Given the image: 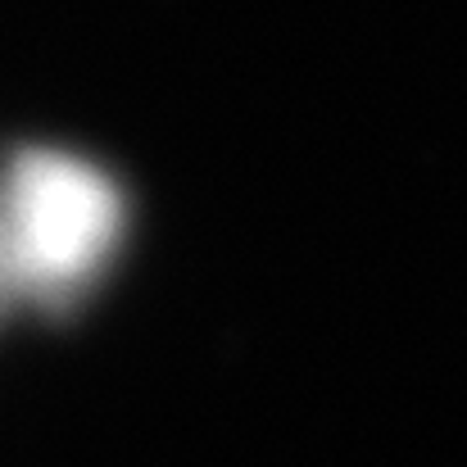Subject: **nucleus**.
<instances>
[{
	"label": "nucleus",
	"mask_w": 467,
	"mask_h": 467,
	"mask_svg": "<svg viewBox=\"0 0 467 467\" xmlns=\"http://www.w3.org/2000/svg\"><path fill=\"white\" fill-rule=\"evenodd\" d=\"M123 232L119 186L59 150H27L9 163L0 250L14 282L46 300H64L91 282Z\"/></svg>",
	"instance_id": "obj_1"
},
{
	"label": "nucleus",
	"mask_w": 467,
	"mask_h": 467,
	"mask_svg": "<svg viewBox=\"0 0 467 467\" xmlns=\"http://www.w3.org/2000/svg\"><path fill=\"white\" fill-rule=\"evenodd\" d=\"M5 277H9V268H5V250H0V282H5Z\"/></svg>",
	"instance_id": "obj_2"
}]
</instances>
